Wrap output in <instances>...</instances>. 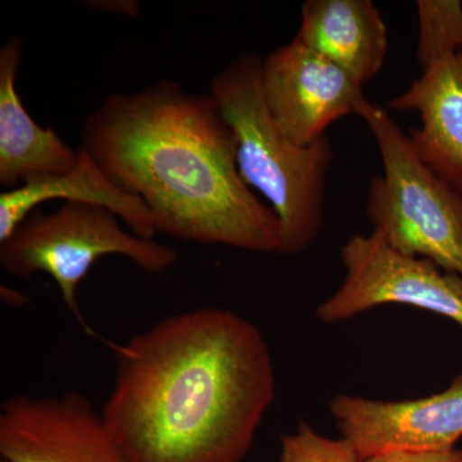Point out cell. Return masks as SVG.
I'll return each mask as SVG.
<instances>
[{
    "label": "cell",
    "instance_id": "cell-13",
    "mask_svg": "<svg viewBox=\"0 0 462 462\" xmlns=\"http://www.w3.org/2000/svg\"><path fill=\"white\" fill-rule=\"evenodd\" d=\"M78 149V165L72 171L38 179L0 194V243L8 239L27 216L51 200L103 207L118 216L136 236L154 239L156 224L145 203L121 190L84 148Z\"/></svg>",
    "mask_w": 462,
    "mask_h": 462
},
{
    "label": "cell",
    "instance_id": "cell-3",
    "mask_svg": "<svg viewBox=\"0 0 462 462\" xmlns=\"http://www.w3.org/2000/svg\"><path fill=\"white\" fill-rule=\"evenodd\" d=\"M261 62L257 54L234 58L212 79L208 93L236 136L240 176L278 217L279 254H302L324 224L325 184L334 151L327 135L307 147L284 135L264 100Z\"/></svg>",
    "mask_w": 462,
    "mask_h": 462
},
{
    "label": "cell",
    "instance_id": "cell-16",
    "mask_svg": "<svg viewBox=\"0 0 462 462\" xmlns=\"http://www.w3.org/2000/svg\"><path fill=\"white\" fill-rule=\"evenodd\" d=\"M87 5L89 8L125 14L127 17H138L141 14V5L134 0H96V2H87Z\"/></svg>",
    "mask_w": 462,
    "mask_h": 462
},
{
    "label": "cell",
    "instance_id": "cell-5",
    "mask_svg": "<svg viewBox=\"0 0 462 462\" xmlns=\"http://www.w3.org/2000/svg\"><path fill=\"white\" fill-rule=\"evenodd\" d=\"M121 256L147 273H162L178 261V251L156 239L136 236L118 216L103 207L67 200L51 214L35 209L8 239L0 243V266L14 278L47 273L63 303L90 336L78 291L98 260Z\"/></svg>",
    "mask_w": 462,
    "mask_h": 462
},
{
    "label": "cell",
    "instance_id": "cell-2",
    "mask_svg": "<svg viewBox=\"0 0 462 462\" xmlns=\"http://www.w3.org/2000/svg\"><path fill=\"white\" fill-rule=\"evenodd\" d=\"M80 147L145 203L157 233L281 252L278 217L240 176L236 136L211 94L188 93L170 79L111 94L85 118Z\"/></svg>",
    "mask_w": 462,
    "mask_h": 462
},
{
    "label": "cell",
    "instance_id": "cell-1",
    "mask_svg": "<svg viewBox=\"0 0 462 462\" xmlns=\"http://www.w3.org/2000/svg\"><path fill=\"white\" fill-rule=\"evenodd\" d=\"M111 349L102 409L129 462H242L276 397L272 351L242 315L203 307L167 316Z\"/></svg>",
    "mask_w": 462,
    "mask_h": 462
},
{
    "label": "cell",
    "instance_id": "cell-11",
    "mask_svg": "<svg viewBox=\"0 0 462 462\" xmlns=\"http://www.w3.org/2000/svg\"><path fill=\"white\" fill-rule=\"evenodd\" d=\"M23 47V39L14 35L0 48V185L5 190L72 171L79 161V149L51 127L36 124L21 102L17 75Z\"/></svg>",
    "mask_w": 462,
    "mask_h": 462
},
{
    "label": "cell",
    "instance_id": "cell-17",
    "mask_svg": "<svg viewBox=\"0 0 462 462\" xmlns=\"http://www.w3.org/2000/svg\"><path fill=\"white\" fill-rule=\"evenodd\" d=\"M0 462H8L7 460H3V458H0Z\"/></svg>",
    "mask_w": 462,
    "mask_h": 462
},
{
    "label": "cell",
    "instance_id": "cell-9",
    "mask_svg": "<svg viewBox=\"0 0 462 462\" xmlns=\"http://www.w3.org/2000/svg\"><path fill=\"white\" fill-rule=\"evenodd\" d=\"M261 87L273 120L300 147L324 138L331 124L365 99L363 87L305 42L294 38L263 58Z\"/></svg>",
    "mask_w": 462,
    "mask_h": 462
},
{
    "label": "cell",
    "instance_id": "cell-12",
    "mask_svg": "<svg viewBox=\"0 0 462 462\" xmlns=\"http://www.w3.org/2000/svg\"><path fill=\"white\" fill-rule=\"evenodd\" d=\"M364 87L384 66L388 30L372 0H309L296 36Z\"/></svg>",
    "mask_w": 462,
    "mask_h": 462
},
{
    "label": "cell",
    "instance_id": "cell-14",
    "mask_svg": "<svg viewBox=\"0 0 462 462\" xmlns=\"http://www.w3.org/2000/svg\"><path fill=\"white\" fill-rule=\"evenodd\" d=\"M278 462H363L345 438H331L300 422L296 431L281 438Z\"/></svg>",
    "mask_w": 462,
    "mask_h": 462
},
{
    "label": "cell",
    "instance_id": "cell-7",
    "mask_svg": "<svg viewBox=\"0 0 462 462\" xmlns=\"http://www.w3.org/2000/svg\"><path fill=\"white\" fill-rule=\"evenodd\" d=\"M342 284L316 310L325 324L349 320L384 305L418 307L462 328V276L425 258L406 256L382 234L352 236L340 249Z\"/></svg>",
    "mask_w": 462,
    "mask_h": 462
},
{
    "label": "cell",
    "instance_id": "cell-15",
    "mask_svg": "<svg viewBox=\"0 0 462 462\" xmlns=\"http://www.w3.org/2000/svg\"><path fill=\"white\" fill-rule=\"evenodd\" d=\"M363 462H462V449L445 451H391L372 456Z\"/></svg>",
    "mask_w": 462,
    "mask_h": 462
},
{
    "label": "cell",
    "instance_id": "cell-8",
    "mask_svg": "<svg viewBox=\"0 0 462 462\" xmlns=\"http://www.w3.org/2000/svg\"><path fill=\"white\" fill-rule=\"evenodd\" d=\"M0 458L8 462H129L102 411L76 392L9 397L0 409Z\"/></svg>",
    "mask_w": 462,
    "mask_h": 462
},
{
    "label": "cell",
    "instance_id": "cell-6",
    "mask_svg": "<svg viewBox=\"0 0 462 462\" xmlns=\"http://www.w3.org/2000/svg\"><path fill=\"white\" fill-rule=\"evenodd\" d=\"M416 9L421 75L388 107L420 116L409 134L413 152L462 194V3L419 0Z\"/></svg>",
    "mask_w": 462,
    "mask_h": 462
},
{
    "label": "cell",
    "instance_id": "cell-10",
    "mask_svg": "<svg viewBox=\"0 0 462 462\" xmlns=\"http://www.w3.org/2000/svg\"><path fill=\"white\" fill-rule=\"evenodd\" d=\"M329 411L361 460L391 451H445L462 437V374L431 396L379 401L338 394Z\"/></svg>",
    "mask_w": 462,
    "mask_h": 462
},
{
    "label": "cell",
    "instance_id": "cell-4",
    "mask_svg": "<svg viewBox=\"0 0 462 462\" xmlns=\"http://www.w3.org/2000/svg\"><path fill=\"white\" fill-rule=\"evenodd\" d=\"M372 132L383 175L367 194L374 230L406 256L462 276V194L416 156L409 135L387 109L365 98L356 109Z\"/></svg>",
    "mask_w": 462,
    "mask_h": 462
}]
</instances>
